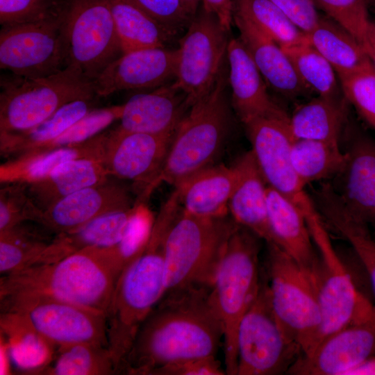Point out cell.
I'll list each match as a JSON object with an SVG mask.
<instances>
[{
    "label": "cell",
    "instance_id": "obj_21",
    "mask_svg": "<svg viewBox=\"0 0 375 375\" xmlns=\"http://www.w3.org/2000/svg\"><path fill=\"white\" fill-rule=\"evenodd\" d=\"M192 105L174 80L151 92L137 94L122 104L118 127L131 132L173 133Z\"/></svg>",
    "mask_w": 375,
    "mask_h": 375
},
{
    "label": "cell",
    "instance_id": "obj_47",
    "mask_svg": "<svg viewBox=\"0 0 375 375\" xmlns=\"http://www.w3.org/2000/svg\"><path fill=\"white\" fill-rule=\"evenodd\" d=\"M221 362L216 356L192 358L165 364L150 375H224Z\"/></svg>",
    "mask_w": 375,
    "mask_h": 375
},
{
    "label": "cell",
    "instance_id": "obj_13",
    "mask_svg": "<svg viewBox=\"0 0 375 375\" xmlns=\"http://www.w3.org/2000/svg\"><path fill=\"white\" fill-rule=\"evenodd\" d=\"M67 65L62 7L58 15L31 23L2 26L0 67L13 75L35 78L60 72Z\"/></svg>",
    "mask_w": 375,
    "mask_h": 375
},
{
    "label": "cell",
    "instance_id": "obj_45",
    "mask_svg": "<svg viewBox=\"0 0 375 375\" xmlns=\"http://www.w3.org/2000/svg\"><path fill=\"white\" fill-rule=\"evenodd\" d=\"M62 4L56 0H0L2 26L41 21L60 14Z\"/></svg>",
    "mask_w": 375,
    "mask_h": 375
},
{
    "label": "cell",
    "instance_id": "obj_52",
    "mask_svg": "<svg viewBox=\"0 0 375 375\" xmlns=\"http://www.w3.org/2000/svg\"><path fill=\"white\" fill-rule=\"evenodd\" d=\"M348 375H375V356L351 370Z\"/></svg>",
    "mask_w": 375,
    "mask_h": 375
},
{
    "label": "cell",
    "instance_id": "obj_28",
    "mask_svg": "<svg viewBox=\"0 0 375 375\" xmlns=\"http://www.w3.org/2000/svg\"><path fill=\"white\" fill-rule=\"evenodd\" d=\"M110 177L103 160L82 158L61 164L46 176L25 183L36 205L44 211L62 198Z\"/></svg>",
    "mask_w": 375,
    "mask_h": 375
},
{
    "label": "cell",
    "instance_id": "obj_32",
    "mask_svg": "<svg viewBox=\"0 0 375 375\" xmlns=\"http://www.w3.org/2000/svg\"><path fill=\"white\" fill-rule=\"evenodd\" d=\"M348 104L346 99L317 96L299 106L289 117L292 138L340 142L347 119Z\"/></svg>",
    "mask_w": 375,
    "mask_h": 375
},
{
    "label": "cell",
    "instance_id": "obj_42",
    "mask_svg": "<svg viewBox=\"0 0 375 375\" xmlns=\"http://www.w3.org/2000/svg\"><path fill=\"white\" fill-rule=\"evenodd\" d=\"M0 190V232L25 222L39 224L43 210L31 197L25 183H3Z\"/></svg>",
    "mask_w": 375,
    "mask_h": 375
},
{
    "label": "cell",
    "instance_id": "obj_46",
    "mask_svg": "<svg viewBox=\"0 0 375 375\" xmlns=\"http://www.w3.org/2000/svg\"><path fill=\"white\" fill-rule=\"evenodd\" d=\"M174 35L187 28L192 17L181 0H128Z\"/></svg>",
    "mask_w": 375,
    "mask_h": 375
},
{
    "label": "cell",
    "instance_id": "obj_15",
    "mask_svg": "<svg viewBox=\"0 0 375 375\" xmlns=\"http://www.w3.org/2000/svg\"><path fill=\"white\" fill-rule=\"evenodd\" d=\"M175 133L156 135L108 132L103 162L110 176L130 181L139 200L147 202L158 180Z\"/></svg>",
    "mask_w": 375,
    "mask_h": 375
},
{
    "label": "cell",
    "instance_id": "obj_35",
    "mask_svg": "<svg viewBox=\"0 0 375 375\" xmlns=\"http://www.w3.org/2000/svg\"><path fill=\"white\" fill-rule=\"evenodd\" d=\"M123 53L166 47L175 36L128 0H109Z\"/></svg>",
    "mask_w": 375,
    "mask_h": 375
},
{
    "label": "cell",
    "instance_id": "obj_43",
    "mask_svg": "<svg viewBox=\"0 0 375 375\" xmlns=\"http://www.w3.org/2000/svg\"><path fill=\"white\" fill-rule=\"evenodd\" d=\"M346 99L375 130V67L338 76Z\"/></svg>",
    "mask_w": 375,
    "mask_h": 375
},
{
    "label": "cell",
    "instance_id": "obj_29",
    "mask_svg": "<svg viewBox=\"0 0 375 375\" xmlns=\"http://www.w3.org/2000/svg\"><path fill=\"white\" fill-rule=\"evenodd\" d=\"M315 199L321 217L352 247L375 294V242L368 226L347 208L331 185H323L317 192Z\"/></svg>",
    "mask_w": 375,
    "mask_h": 375
},
{
    "label": "cell",
    "instance_id": "obj_17",
    "mask_svg": "<svg viewBox=\"0 0 375 375\" xmlns=\"http://www.w3.org/2000/svg\"><path fill=\"white\" fill-rule=\"evenodd\" d=\"M375 356V312L323 338L313 351L301 356L288 374L348 375Z\"/></svg>",
    "mask_w": 375,
    "mask_h": 375
},
{
    "label": "cell",
    "instance_id": "obj_48",
    "mask_svg": "<svg viewBox=\"0 0 375 375\" xmlns=\"http://www.w3.org/2000/svg\"><path fill=\"white\" fill-rule=\"evenodd\" d=\"M306 34L317 24L321 15L313 0H270Z\"/></svg>",
    "mask_w": 375,
    "mask_h": 375
},
{
    "label": "cell",
    "instance_id": "obj_7",
    "mask_svg": "<svg viewBox=\"0 0 375 375\" xmlns=\"http://www.w3.org/2000/svg\"><path fill=\"white\" fill-rule=\"evenodd\" d=\"M302 210L318 255L312 281L322 315L319 343L343 326L372 315L375 305L355 283L312 200Z\"/></svg>",
    "mask_w": 375,
    "mask_h": 375
},
{
    "label": "cell",
    "instance_id": "obj_19",
    "mask_svg": "<svg viewBox=\"0 0 375 375\" xmlns=\"http://www.w3.org/2000/svg\"><path fill=\"white\" fill-rule=\"evenodd\" d=\"M346 133V161L332 187L358 219L375 228V138L355 128Z\"/></svg>",
    "mask_w": 375,
    "mask_h": 375
},
{
    "label": "cell",
    "instance_id": "obj_1",
    "mask_svg": "<svg viewBox=\"0 0 375 375\" xmlns=\"http://www.w3.org/2000/svg\"><path fill=\"white\" fill-rule=\"evenodd\" d=\"M210 291L193 288L164 294L142 324L123 374L150 375L176 360L216 356L224 332Z\"/></svg>",
    "mask_w": 375,
    "mask_h": 375
},
{
    "label": "cell",
    "instance_id": "obj_54",
    "mask_svg": "<svg viewBox=\"0 0 375 375\" xmlns=\"http://www.w3.org/2000/svg\"><path fill=\"white\" fill-rule=\"evenodd\" d=\"M368 6L370 5L375 8V0H367Z\"/></svg>",
    "mask_w": 375,
    "mask_h": 375
},
{
    "label": "cell",
    "instance_id": "obj_16",
    "mask_svg": "<svg viewBox=\"0 0 375 375\" xmlns=\"http://www.w3.org/2000/svg\"><path fill=\"white\" fill-rule=\"evenodd\" d=\"M289 117H259L244 126L251 151L267 185L301 208L310 198L292 166L291 146L294 139L288 126Z\"/></svg>",
    "mask_w": 375,
    "mask_h": 375
},
{
    "label": "cell",
    "instance_id": "obj_39",
    "mask_svg": "<svg viewBox=\"0 0 375 375\" xmlns=\"http://www.w3.org/2000/svg\"><path fill=\"white\" fill-rule=\"evenodd\" d=\"M117 374L108 347L78 343L57 347L39 375Z\"/></svg>",
    "mask_w": 375,
    "mask_h": 375
},
{
    "label": "cell",
    "instance_id": "obj_37",
    "mask_svg": "<svg viewBox=\"0 0 375 375\" xmlns=\"http://www.w3.org/2000/svg\"><path fill=\"white\" fill-rule=\"evenodd\" d=\"M30 222L0 232V273L10 274L33 265L51 243L49 231Z\"/></svg>",
    "mask_w": 375,
    "mask_h": 375
},
{
    "label": "cell",
    "instance_id": "obj_38",
    "mask_svg": "<svg viewBox=\"0 0 375 375\" xmlns=\"http://www.w3.org/2000/svg\"><path fill=\"white\" fill-rule=\"evenodd\" d=\"M281 47L312 93L333 99H346L333 66L308 40Z\"/></svg>",
    "mask_w": 375,
    "mask_h": 375
},
{
    "label": "cell",
    "instance_id": "obj_50",
    "mask_svg": "<svg viewBox=\"0 0 375 375\" xmlns=\"http://www.w3.org/2000/svg\"><path fill=\"white\" fill-rule=\"evenodd\" d=\"M361 45L375 67V22H372Z\"/></svg>",
    "mask_w": 375,
    "mask_h": 375
},
{
    "label": "cell",
    "instance_id": "obj_2",
    "mask_svg": "<svg viewBox=\"0 0 375 375\" xmlns=\"http://www.w3.org/2000/svg\"><path fill=\"white\" fill-rule=\"evenodd\" d=\"M181 210L172 192L155 217L142 254L121 274L106 312L108 349L117 374H122L138 332L165 293V242Z\"/></svg>",
    "mask_w": 375,
    "mask_h": 375
},
{
    "label": "cell",
    "instance_id": "obj_34",
    "mask_svg": "<svg viewBox=\"0 0 375 375\" xmlns=\"http://www.w3.org/2000/svg\"><path fill=\"white\" fill-rule=\"evenodd\" d=\"M108 132L99 133L79 144L60 147L20 162L1 165V183L19 181L30 183L48 175L58 165L82 158L103 160Z\"/></svg>",
    "mask_w": 375,
    "mask_h": 375
},
{
    "label": "cell",
    "instance_id": "obj_22",
    "mask_svg": "<svg viewBox=\"0 0 375 375\" xmlns=\"http://www.w3.org/2000/svg\"><path fill=\"white\" fill-rule=\"evenodd\" d=\"M227 59L231 103L243 125L259 117H289L270 97L265 81L239 38L229 40Z\"/></svg>",
    "mask_w": 375,
    "mask_h": 375
},
{
    "label": "cell",
    "instance_id": "obj_5",
    "mask_svg": "<svg viewBox=\"0 0 375 375\" xmlns=\"http://www.w3.org/2000/svg\"><path fill=\"white\" fill-rule=\"evenodd\" d=\"M238 225L228 216L201 217L182 208L165 242L164 294L193 288L211 289L228 240Z\"/></svg>",
    "mask_w": 375,
    "mask_h": 375
},
{
    "label": "cell",
    "instance_id": "obj_44",
    "mask_svg": "<svg viewBox=\"0 0 375 375\" xmlns=\"http://www.w3.org/2000/svg\"><path fill=\"white\" fill-rule=\"evenodd\" d=\"M317 7L347 30L361 44L372 20L367 0H313Z\"/></svg>",
    "mask_w": 375,
    "mask_h": 375
},
{
    "label": "cell",
    "instance_id": "obj_11",
    "mask_svg": "<svg viewBox=\"0 0 375 375\" xmlns=\"http://www.w3.org/2000/svg\"><path fill=\"white\" fill-rule=\"evenodd\" d=\"M0 299L1 312L18 315L56 347L78 343L108 347L103 311L43 295H13Z\"/></svg>",
    "mask_w": 375,
    "mask_h": 375
},
{
    "label": "cell",
    "instance_id": "obj_33",
    "mask_svg": "<svg viewBox=\"0 0 375 375\" xmlns=\"http://www.w3.org/2000/svg\"><path fill=\"white\" fill-rule=\"evenodd\" d=\"M0 327L10 362L24 374L38 375L51 360L56 347L14 312H1Z\"/></svg>",
    "mask_w": 375,
    "mask_h": 375
},
{
    "label": "cell",
    "instance_id": "obj_26",
    "mask_svg": "<svg viewBox=\"0 0 375 375\" xmlns=\"http://www.w3.org/2000/svg\"><path fill=\"white\" fill-rule=\"evenodd\" d=\"M236 181L233 165H211L174 187L183 210L195 216L219 218L228 215V202Z\"/></svg>",
    "mask_w": 375,
    "mask_h": 375
},
{
    "label": "cell",
    "instance_id": "obj_20",
    "mask_svg": "<svg viewBox=\"0 0 375 375\" xmlns=\"http://www.w3.org/2000/svg\"><path fill=\"white\" fill-rule=\"evenodd\" d=\"M176 49L148 48L123 53L93 81L95 94L156 88L175 79Z\"/></svg>",
    "mask_w": 375,
    "mask_h": 375
},
{
    "label": "cell",
    "instance_id": "obj_36",
    "mask_svg": "<svg viewBox=\"0 0 375 375\" xmlns=\"http://www.w3.org/2000/svg\"><path fill=\"white\" fill-rule=\"evenodd\" d=\"M291 160L297 176L306 186L336 176L344 165L346 155L340 142L297 139L292 143Z\"/></svg>",
    "mask_w": 375,
    "mask_h": 375
},
{
    "label": "cell",
    "instance_id": "obj_4",
    "mask_svg": "<svg viewBox=\"0 0 375 375\" xmlns=\"http://www.w3.org/2000/svg\"><path fill=\"white\" fill-rule=\"evenodd\" d=\"M223 65L212 90L193 103L178 126L158 184L174 187L201 169L214 164L232 126L228 98V72Z\"/></svg>",
    "mask_w": 375,
    "mask_h": 375
},
{
    "label": "cell",
    "instance_id": "obj_41",
    "mask_svg": "<svg viewBox=\"0 0 375 375\" xmlns=\"http://www.w3.org/2000/svg\"><path fill=\"white\" fill-rule=\"evenodd\" d=\"M122 111V105L90 110L55 140L19 159L10 162H23L55 149L85 142L98 135L114 121L119 119Z\"/></svg>",
    "mask_w": 375,
    "mask_h": 375
},
{
    "label": "cell",
    "instance_id": "obj_30",
    "mask_svg": "<svg viewBox=\"0 0 375 375\" xmlns=\"http://www.w3.org/2000/svg\"><path fill=\"white\" fill-rule=\"evenodd\" d=\"M90 101H72L31 128L1 134V156L6 161L15 160L55 140L90 110Z\"/></svg>",
    "mask_w": 375,
    "mask_h": 375
},
{
    "label": "cell",
    "instance_id": "obj_53",
    "mask_svg": "<svg viewBox=\"0 0 375 375\" xmlns=\"http://www.w3.org/2000/svg\"><path fill=\"white\" fill-rule=\"evenodd\" d=\"M201 0H181L188 12L194 17L198 11L199 3Z\"/></svg>",
    "mask_w": 375,
    "mask_h": 375
},
{
    "label": "cell",
    "instance_id": "obj_18",
    "mask_svg": "<svg viewBox=\"0 0 375 375\" xmlns=\"http://www.w3.org/2000/svg\"><path fill=\"white\" fill-rule=\"evenodd\" d=\"M122 181L110 176L62 198L43 211L39 224L56 235L76 230L102 215L132 208L138 201L134 197L137 194Z\"/></svg>",
    "mask_w": 375,
    "mask_h": 375
},
{
    "label": "cell",
    "instance_id": "obj_12",
    "mask_svg": "<svg viewBox=\"0 0 375 375\" xmlns=\"http://www.w3.org/2000/svg\"><path fill=\"white\" fill-rule=\"evenodd\" d=\"M67 65L91 81L122 53L109 0H67L62 4Z\"/></svg>",
    "mask_w": 375,
    "mask_h": 375
},
{
    "label": "cell",
    "instance_id": "obj_51",
    "mask_svg": "<svg viewBox=\"0 0 375 375\" xmlns=\"http://www.w3.org/2000/svg\"><path fill=\"white\" fill-rule=\"evenodd\" d=\"M0 354H1V369L0 374H10V367L9 365L10 362L8 349L6 342L4 338L1 335V344H0Z\"/></svg>",
    "mask_w": 375,
    "mask_h": 375
},
{
    "label": "cell",
    "instance_id": "obj_25",
    "mask_svg": "<svg viewBox=\"0 0 375 375\" xmlns=\"http://www.w3.org/2000/svg\"><path fill=\"white\" fill-rule=\"evenodd\" d=\"M268 221L274 244L283 249L312 279L318 255L303 210L268 186Z\"/></svg>",
    "mask_w": 375,
    "mask_h": 375
},
{
    "label": "cell",
    "instance_id": "obj_14",
    "mask_svg": "<svg viewBox=\"0 0 375 375\" xmlns=\"http://www.w3.org/2000/svg\"><path fill=\"white\" fill-rule=\"evenodd\" d=\"M228 33L217 17L201 5L179 40L174 81L192 104L215 85L226 62Z\"/></svg>",
    "mask_w": 375,
    "mask_h": 375
},
{
    "label": "cell",
    "instance_id": "obj_40",
    "mask_svg": "<svg viewBox=\"0 0 375 375\" xmlns=\"http://www.w3.org/2000/svg\"><path fill=\"white\" fill-rule=\"evenodd\" d=\"M233 12L249 20L280 47L308 40L306 34L270 0H236Z\"/></svg>",
    "mask_w": 375,
    "mask_h": 375
},
{
    "label": "cell",
    "instance_id": "obj_10",
    "mask_svg": "<svg viewBox=\"0 0 375 375\" xmlns=\"http://www.w3.org/2000/svg\"><path fill=\"white\" fill-rule=\"evenodd\" d=\"M237 352V375L288 374L302 356L274 314L263 268L258 296L238 325Z\"/></svg>",
    "mask_w": 375,
    "mask_h": 375
},
{
    "label": "cell",
    "instance_id": "obj_27",
    "mask_svg": "<svg viewBox=\"0 0 375 375\" xmlns=\"http://www.w3.org/2000/svg\"><path fill=\"white\" fill-rule=\"evenodd\" d=\"M140 202L127 210L99 217L81 228L56 235L33 265L49 264L90 247H111L124 236Z\"/></svg>",
    "mask_w": 375,
    "mask_h": 375
},
{
    "label": "cell",
    "instance_id": "obj_9",
    "mask_svg": "<svg viewBox=\"0 0 375 375\" xmlns=\"http://www.w3.org/2000/svg\"><path fill=\"white\" fill-rule=\"evenodd\" d=\"M1 88L0 135L31 128L65 104L96 95L93 81L71 66L44 77L1 78Z\"/></svg>",
    "mask_w": 375,
    "mask_h": 375
},
{
    "label": "cell",
    "instance_id": "obj_3",
    "mask_svg": "<svg viewBox=\"0 0 375 375\" xmlns=\"http://www.w3.org/2000/svg\"><path fill=\"white\" fill-rule=\"evenodd\" d=\"M126 269L117 244L90 247L56 262L1 276L0 298L43 295L106 312Z\"/></svg>",
    "mask_w": 375,
    "mask_h": 375
},
{
    "label": "cell",
    "instance_id": "obj_23",
    "mask_svg": "<svg viewBox=\"0 0 375 375\" xmlns=\"http://www.w3.org/2000/svg\"><path fill=\"white\" fill-rule=\"evenodd\" d=\"M244 44L266 83L287 99H295L312 92L303 84L282 48L249 20L233 12Z\"/></svg>",
    "mask_w": 375,
    "mask_h": 375
},
{
    "label": "cell",
    "instance_id": "obj_6",
    "mask_svg": "<svg viewBox=\"0 0 375 375\" xmlns=\"http://www.w3.org/2000/svg\"><path fill=\"white\" fill-rule=\"evenodd\" d=\"M260 240L248 228L237 226L228 240L209 293L210 302L223 328L227 375H237L238 325L258 296L261 285Z\"/></svg>",
    "mask_w": 375,
    "mask_h": 375
},
{
    "label": "cell",
    "instance_id": "obj_31",
    "mask_svg": "<svg viewBox=\"0 0 375 375\" xmlns=\"http://www.w3.org/2000/svg\"><path fill=\"white\" fill-rule=\"evenodd\" d=\"M306 37L308 42L331 63L338 76L374 66L360 42L328 16L321 15Z\"/></svg>",
    "mask_w": 375,
    "mask_h": 375
},
{
    "label": "cell",
    "instance_id": "obj_8",
    "mask_svg": "<svg viewBox=\"0 0 375 375\" xmlns=\"http://www.w3.org/2000/svg\"><path fill=\"white\" fill-rule=\"evenodd\" d=\"M274 314L285 333L310 353L321 333L322 315L310 276L283 249L267 242L263 267Z\"/></svg>",
    "mask_w": 375,
    "mask_h": 375
},
{
    "label": "cell",
    "instance_id": "obj_49",
    "mask_svg": "<svg viewBox=\"0 0 375 375\" xmlns=\"http://www.w3.org/2000/svg\"><path fill=\"white\" fill-rule=\"evenodd\" d=\"M203 8L215 15L223 27L230 31L233 21L234 3L232 0H201Z\"/></svg>",
    "mask_w": 375,
    "mask_h": 375
},
{
    "label": "cell",
    "instance_id": "obj_24",
    "mask_svg": "<svg viewBox=\"0 0 375 375\" xmlns=\"http://www.w3.org/2000/svg\"><path fill=\"white\" fill-rule=\"evenodd\" d=\"M236 181L228 202L233 219L257 235L266 243H274L267 214L268 185L250 151L233 165Z\"/></svg>",
    "mask_w": 375,
    "mask_h": 375
}]
</instances>
